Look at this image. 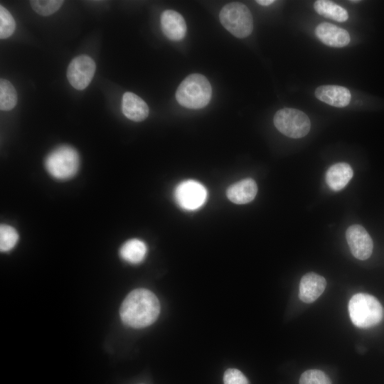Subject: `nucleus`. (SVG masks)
<instances>
[{
  "label": "nucleus",
  "instance_id": "obj_15",
  "mask_svg": "<svg viewBox=\"0 0 384 384\" xmlns=\"http://www.w3.org/2000/svg\"><path fill=\"white\" fill-rule=\"evenodd\" d=\"M122 110L124 116L134 122L144 120L149 114L146 103L133 92H127L122 96Z\"/></svg>",
  "mask_w": 384,
  "mask_h": 384
},
{
  "label": "nucleus",
  "instance_id": "obj_6",
  "mask_svg": "<svg viewBox=\"0 0 384 384\" xmlns=\"http://www.w3.org/2000/svg\"><path fill=\"white\" fill-rule=\"evenodd\" d=\"M273 122L278 131L294 139L306 136L311 128L308 116L302 111L293 108L278 110L274 116Z\"/></svg>",
  "mask_w": 384,
  "mask_h": 384
},
{
  "label": "nucleus",
  "instance_id": "obj_1",
  "mask_svg": "<svg viewBox=\"0 0 384 384\" xmlns=\"http://www.w3.org/2000/svg\"><path fill=\"white\" fill-rule=\"evenodd\" d=\"M160 312L156 296L146 289L132 290L122 303L119 315L122 321L133 328H143L153 324Z\"/></svg>",
  "mask_w": 384,
  "mask_h": 384
},
{
  "label": "nucleus",
  "instance_id": "obj_4",
  "mask_svg": "<svg viewBox=\"0 0 384 384\" xmlns=\"http://www.w3.org/2000/svg\"><path fill=\"white\" fill-rule=\"evenodd\" d=\"M80 165V156L72 146L63 145L50 151L45 159L49 174L58 180H67L75 175Z\"/></svg>",
  "mask_w": 384,
  "mask_h": 384
},
{
  "label": "nucleus",
  "instance_id": "obj_21",
  "mask_svg": "<svg viewBox=\"0 0 384 384\" xmlns=\"http://www.w3.org/2000/svg\"><path fill=\"white\" fill-rule=\"evenodd\" d=\"M60 0H32L30 1L32 9L39 15L49 16L57 11L63 4Z\"/></svg>",
  "mask_w": 384,
  "mask_h": 384
},
{
  "label": "nucleus",
  "instance_id": "obj_16",
  "mask_svg": "<svg viewBox=\"0 0 384 384\" xmlns=\"http://www.w3.org/2000/svg\"><path fill=\"white\" fill-rule=\"evenodd\" d=\"M353 169L347 163H337L327 170L326 182L328 186L334 191L343 189L352 178Z\"/></svg>",
  "mask_w": 384,
  "mask_h": 384
},
{
  "label": "nucleus",
  "instance_id": "obj_3",
  "mask_svg": "<svg viewBox=\"0 0 384 384\" xmlns=\"http://www.w3.org/2000/svg\"><path fill=\"white\" fill-rule=\"evenodd\" d=\"M348 312L352 323L363 329L378 324L384 316V309L380 302L366 293H358L351 298Z\"/></svg>",
  "mask_w": 384,
  "mask_h": 384
},
{
  "label": "nucleus",
  "instance_id": "obj_14",
  "mask_svg": "<svg viewBox=\"0 0 384 384\" xmlns=\"http://www.w3.org/2000/svg\"><path fill=\"white\" fill-rule=\"evenodd\" d=\"M257 192L256 182L250 178L242 179L230 186L227 189L228 198L236 204H245L252 201Z\"/></svg>",
  "mask_w": 384,
  "mask_h": 384
},
{
  "label": "nucleus",
  "instance_id": "obj_23",
  "mask_svg": "<svg viewBox=\"0 0 384 384\" xmlns=\"http://www.w3.org/2000/svg\"><path fill=\"white\" fill-rule=\"evenodd\" d=\"M299 384H331L329 376L320 370L304 371L300 377Z\"/></svg>",
  "mask_w": 384,
  "mask_h": 384
},
{
  "label": "nucleus",
  "instance_id": "obj_18",
  "mask_svg": "<svg viewBox=\"0 0 384 384\" xmlns=\"http://www.w3.org/2000/svg\"><path fill=\"white\" fill-rule=\"evenodd\" d=\"M314 8L319 14L338 22H344L348 18L347 11L331 1H316Z\"/></svg>",
  "mask_w": 384,
  "mask_h": 384
},
{
  "label": "nucleus",
  "instance_id": "obj_25",
  "mask_svg": "<svg viewBox=\"0 0 384 384\" xmlns=\"http://www.w3.org/2000/svg\"><path fill=\"white\" fill-rule=\"evenodd\" d=\"M256 2L262 6H269L274 2V0H257Z\"/></svg>",
  "mask_w": 384,
  "mask_h": 384
},
{
  "label": "nucleus",
  "instance_id": "obj_10",
  "mask_svg": "<svg viewBox=\"0 0 384 384\" xmlns=\"http://www.w3.org/2000/svg\"><path fill=\"white\" fill-rule=\"evenodd\" d=\"M315 34L323 43L331 47L342 48L350 42V36L346 30L327 22L319 24Z\"/></svg>",
  "mask_w": 384,
  "mask_h": 384
},
{
  "label": "nucleus",
  "instance_id": "obj_11",
  "mask_svg": "<svg viewBox=\"0 0 384 384\" xmlns=\"http://www.w3.org/2000/svg\"><path fill=\"white\" fill-rule=\"evenodd\" d=\"M326 286L324 277L314 272L307 273L301 279L299 297L304 303H312L324 292Z\"/></svg>",
  "mask_w": 384,
  "mask_h": 384
},
{
  "label": "nucleus",
  "instance_id": "obj_20",
  "mask_svg": "<svg viewBox=\"0 0 384 384\" xmlns=\"http://www.w3.org/2000/svg\"><path fill=\"white\" fill-rule=\"evenodd\" d=\"M18 240V234L15 228L8 225L0 226V250L1 252L11 250Z\"/></svg>",
  "mask_w": 384,
  "mask_h": 384
},
{
  "label": "nucleus",
  "instance_id": "obj_26",
  "mask_svg": "<svg viewBox=\"0 0 384 384\" xmlns=\"http://www.w3.org/2000/svg\"><path fill=\"white\" fill-rule=\"evenodd\" d=\"M351 2H355V3H357L359 1H350Z\"/></svg>",
  "mask_w": 384,
  "mask_h": 384
},
{
  "label": "nucleus",
  "instance_id": "obj_5",
  "mask_svg": "<svg viewBox=\"0 0 384 384\" xmlns=\"http://www.w3.org/2000/svg\"><path fill=\"white\" fill-rule=\"evenodd\" d=\"M219 18L224 28L237 38H245L252 31V16L249 9L242 3L225 4L220 12Z\"/></svg>",
  "mask_w": 384,
  "mask_h": 384
},
{
  "label": "nucleus",
  "instance_id": "obj_13",
  "mask_svg": "<svg viewBox=\"0 0 384 384\" xmlns=\"http://www.w3.org/2000/svg\"><path fill=\"white\" fill-rule=\"evenodd\" d=\"M315 96L318 100L336 107L347 106L351 99L348 89L334 85L318 87L315 90Z\"/></svg>",
  "mask_w": 384,
  "mask_h": 384
},
{
  "label": "nucleus",
  "instance_id": "obj_12",
  "mask_svg": "<svg viewBox=\"0 0 384 384\" xmlns=\"http://www.w3.org/2000/svg\"><path fill=\"white\" fill-rule=\"evenodd\" d=\"M161 26L164 34L172 41H180L186 33V24L183 17L174 10H165L161 14Z\"/></svg>",
  "mask_w": 384,
  "mask_h": 384
},
{
  "label": "nucleus",
  "instance_id": "obj_9",
  "mask_svg": "<svg viewBox=\"0 0 384 384\" xmlns=\"http://www.w3.org/2000/svg\"><path fill=\"white\" fill-rule=\"evenodd\" d=\"M346 240L352 255L365 260L372 254L373 243L366 230L360 225H353L346 232Z\"/></svg>",
  "mask_w": 384,
  "mask_h": 384
},
{
  "label": "nucleus",
  "instance_id": "obj_24",
  "mask_svg": "<svg viewBox=\"0 0 384 384\" xmlns=\"http://www.w3.org/2000/svg\"><path fill=\"white\" fill-rule=\"evenodd\" d=\"M224 384H248L245 375L238 369H228L223 376Z\"/></svg>",
  "mask_w": 384,
  "mask_h": 384
},
{
  "label": "nucleus",
  "instance_id": "obj_17",
  "mask_svg": "<svg viewBox=\"0 0 384 384\" xmlns=\"http://www.w3.org/2000/svg\"><path fill=\"white\" fill-rule=\"evenodd\" d=\"M147 251L146 244L139 239H131L125 242L119 250L121 257L132 264H138L144 260Z\"/></svg>",
  "mask_w": 384,
  "mask_h": 384
},
{
  "label": "nucleus",
  "instance_id": "obj_8",
  "mask_svg": "<svg viewBox=\"0 0 384 384\" xmlns=\"http://www.w3.org/2000/svg\"><path fill=\"white\" fill-rule=\"evenodd\" d=\"M95 63L88 55H81L74 58L67 69V78L75 89H85L92 81L95 73Z\"/></svg>",
  "mask_w": 384,
  "mask_h": 384
},
{
  "label": "nucleus",
  "instance_id": "obj_7",
  "mask_svg": "<svg viewBox=\"0 0 384 384\" xmlns=\"http://www.w3.org/2000/svg\"><path fill=\"white\" fill-rule=\"evenodd\" d=\"M207 198V191L203 185L194 180L181 182L175 188L176 203L186 210H194L201 207Z\"/></svg>",
  "mask_w": 384,
  "mask_h": 384
},
{
  "label": "nucleus",
  "instance_id": "obj_22",
  "mask_svg": "<svg viewBox=\"0 0 384 384\" xmlns=\"http://www.w3.org/2000/svg\"><path fill=\"white\" fill-rule=\"evenodd\" d=\"M16 28V22L10 14L2 5L0 6V38L5 39L10 37Z\"/></svg>",
  "mask_w": 384,
  "mask_h": 384
},
{
  "label": "nucleus",
  "instance_id": "obj_19",
  "mask_svg": "<svg viewBox=\"0 0 384 384\" xmlns=\"http://www.w3.org/2000/svg\"><path fill=\"white\" fill-rule=\"evenodd\" d=\"M17 93L13 85L6 79L0 80V109L12 110L17 103Z\"/></svg>",
  "mask_w": 384,
  "mask_h": 384
},
{
  "label": "nucleus",
  "instance_id": "obj_2",
  "mask_svg": "<svg viewBox=\"0 0 384 384\" xmlns=\"http://www.w3.org/2000/svg\"><path fill=\"white\" fill-rule=\"evenodd\" d=\"M212 88L203 75L193 73L186 77L179 85L176 98L178 102L189 109L206 107L211 98Z\"/></svg>",
  "mask_w": 384,
  "mask_h": 384
}]
</instances>
